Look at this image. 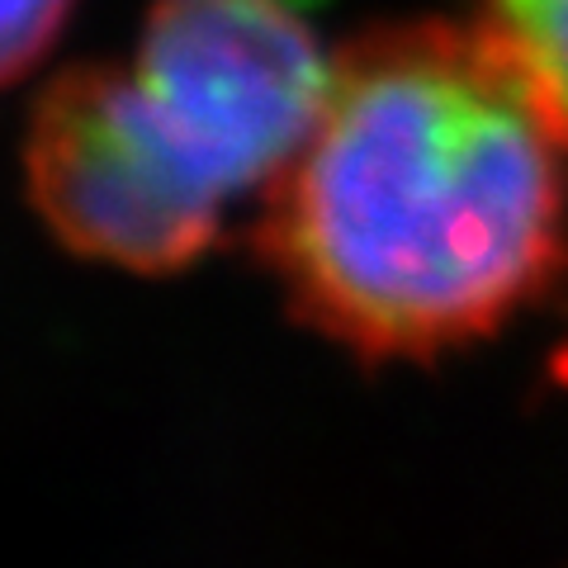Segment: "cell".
Segmentation results:
<instances>
[{"mask_svg":"<svg viewBox=\"0 0 568 568\" xmlns=\"http://www.w3.org/2000/svg\"><path fill=\"white\" fill-rule=\"evenodd\" d=\"M265 246L313 327L436 355L521 313L568 256V133L484 24H407L336 52Z\"/></svg>","mask_w":568,"mask_h":568,"instance_id":"6da1fadb","label":"cell"},{"mask_svg":"<svg viewBox=\"0 0 568 568\" xmlns=\"http://www.w3.org/2000/svg\"><path fill=\"white\" fill-rule=\"evenodd\" d=\"M332 62L290 0H156L129 58L43 91L24 152L33 204L91 261L190 265L227 209L284 181Z\"/></svg>","mask_w":568,"mask_h":568,"instance_id":"7a4b0ae2","label":"cell"},{"mask_svg":"<svg viewBox=\"0 0 568 568\" xmlns=\"http://www.w3.org/2000/svg\"><path fill=\"white\" fill-rule=\"evenodd\" d=\"M478 24L521 62L568 133V0H484Z\"/></svg>","mask_w":568,"mask_h":568,"instance_id":"3957f363","label":"cell"},{"mask_svg":"<svg viewBox=\"0 0 568 568\" xmlns=\"http://www.w3.org/2000/svg\"><path fill=\"white\" fill-rule=\"evenodd\" d=\"M71 0H0V85L24 77L58 39Z\"/></svg>","mask_w":568,"mask_h":568,"instance_id":"277c9868","label":"cell"}]
</instances>
